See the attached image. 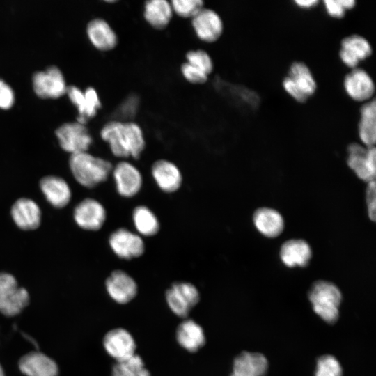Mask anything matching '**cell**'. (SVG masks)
Returning <instances> with one entry per match:
<instances>
[{"label": "cell", "instance_id": "1", "mask_svg": "<svg viewBox=\"0 0 376 376\" xmlns=\"http://www.w3.org/2000/svg\"><path fill=\"white\" fill-rule=\"evenodd\" d=\"M100 136L117 157L137 159L146 147L142 129L134 122L109 121L101 129Z\"/></svg>", "mask_w": 376, "mask_h": 376}, {"label": "cell", "instance_id": "2", "mask_svg": "<svg viewBox=\"0 0 376 376\" xmlns=\"http://www.w3.org/2000/svg\"><path fill=\"white\" fill-rule=\"evenodd\" d=\"M69 164L75 179L88 188L95 187L105 181L113 169L109 161L87 152L71 155Z\"/></svg>", "mask_w": 376, "mask_h": 376}, {"label": "cell", "instance_id": "3", "mask_svg": "<svg viewBox=\"0 0 376 376\" xmlns=\"http://www.w3.org/2000/svg\"><path fill=\"white\" fill-rule=\"evenodd\" d=\"M308 299L313 311L325 322L334 324L339 318L342 293L333 283L319 280L311 287Z\"/></svg>", "mask_w": 376, "mask_h": 376}, {"label": "cell", "instance_id": "4", "mask_svg": "<svg viewBox=\"0 0 376 376\" xmlns=\"http://www.w3.org/2000/svg\"><path fill=\"white\" fill-rule=\"evenodd\" d=\"M284 90L296 101L304 103L315 92L317 83L306 64L293 62L288 75L283 80Z\"/></svg>", "mask_w": 376, "mask_h": 376}, {"label": "cell", "instance_id": "5", "mask_svg": "<svg viewBox=\"0 0 376 376\" xmlns=\"http://www.w3.org/2000/svg\"><path fill=\"white\" fill-rule=\"evenodd\" d=\"M29 293L19 287L15 278L10 274L0 273V311L6 315L18 314L28 304Z\"/></svg>", "mask_w": 376, "mask_h": 376}, {"label": "cell", "instance_id": "6", "mask_svg": "<svg viewBox=\"0 0 376 376\" xmlns=\"http://www.w3.org/2000/svg\"><path fill=\"white\" fill-rule=\"evenodd\" d=\"M166 303L173 313L180 318L188 315L200 299L198 289L188 282H176L166 292Z\"/></svg>", "mask_w": 376, "mask_h": 376}, {"label": "cell", "instance_id": "7", "mask_svg": "<svg viewBox=\"0 0 376 376\" xmlns=\"http://www.w3.org/2000/svg\"><path fill=\"white\" fill-rule=\"evenodd\" d=\"M347 164L357 176L367 182L375 180L376 150L375 146L367 148L352 143L347 148Z\"/></svg>", "mask_w": 376, "mask_h": 376}, {"label": "cell", "instance_id": "8", "mask_svg": "<svg viewBox=\"0 0 376 376\" xmlns=\"http://www.w3.org/2000/svg\"><path fill=\"white\" fill-rule=\"evenodd\" d=\"M61 147L71 155L87 152L93 139L85 125L79 122L67 123L56 130Z\"/></svg>", "mask_w": 376, "mask_h": 376}, {"label": "cell", "instance_id": "9", "mask_svg": "<svg viewBox=\"0 0 376 376\" xmlns=\"http://www.w3.org/2000/svg\"><path fill=\"white\" fill-rule=\"evenodd\" d=\"M109 243L113 252L124 260L140 257L145 251V244L141 237L125 228L113 232L109 236Z\"/></svg>", "mask_w": 376, "mask_h": 376}, {"label": "cell", "instance_id": "10", "mask_svg": "<svg viewBox=\"0 0 376 376\" xmlns=\"http://www.w3.org/2000/svg\"><path fill=\"white\" fill-rule=\"evenodd\" d=\"M33 86L36 93L42 98H56L67 90L64 77L56 66H50L45 71L33 76Z\"/></svg>", "mask_w": 376, "mask_h": 376}, {"label": "cell", "instance_id": "11", "mask_svg": "<svg viewBox=\"0 0 376 376\" xmlns=\"http://www.w3.org/2000/svg\"><path fill=\"white\" fill-rule=\"evenodd\" d=\"M191 25L198 39L207 43L218 40L224 31L220 15L214 10L203 8L192 19Z\"/></svg>", "mask_w": 376, "mask_h": 376}, {"label": "cell", "instance_id": "12", "mask_svg": "<svg viewBox=\"0 0 376 376\" xmlns=\"http://www.w3.org/2000/svg\"><path fill=\"white\" fill-rule=\"evenodd\" d=\"M343 87L352 100L357 102H368L373 99L375 86L371 76L359 68L351 69L345 76Z\"/></svg>", "mask_w": 376, "mask_h": 376}, {"label": "cell", "instance_id": "13", "mask_svg": "<svg viewBox=\"0 0 376 376\" xmlns=\"http://www.w3.org/2000/svg\"><path fill=\"white\" fill-rule=\"evenodd\" d=\"M118 193L125 198H132L141 190L143 178L139 170L127 161L118 162L112 169Z\"/></svg>", "mask_w": 376, "mask_h": 376}, {"label": "cell", "instance_id": "14", "mask_svg": "<svg viewBox=\"0 0 376 376\" xmlns=\"http://www.w3.org/2000/svg\"><path fill=\"white\" fill-rule=\"evenodd\" d=\"M372 52L371 45L365 37L352 34L341 40L339 57L344 65L353 69L370 57Z\"/></svg>", "mask_w": 376, "mask_h": 376}, {"label": "cell", "instance_id": "15", "mask_svg": "<svg viewBox=\"0 0 376 376\" xmlns=\"http://www.w3.org/2000/svg\"><path fill=\"white\" fill-rule=\"evenodd\" d=\"M73 217L80 228L87 230H97L104 225L107 212L98 201L85 198L75 207Z\"/></svg>", "mask_w": 376, "mask_h": 376}, {"label": "cell", "instance_id": "16", "mask_svg": "<svg viewBox=\"0 0 376 376\" xmlns=\"http://www.w3.org/2000/svg\"><path fill=\"white\" fill-rule=\"evenodd\" d=\"M103 345L107 352L116 362L134 355L136 343L131 334L125 329L116 328L109 331L104 337Z\"/></svg>", "mask_w": 376, "mask_h": 376}, {"label": "cell", "instance_id": "17", "mask_svg": "<svg viewBox=\"0 0 376 376\" xmlns=\"http://www.w3.org/2000/svg\"><path fill=\"white\" fill-rule=\"evenodd\" d=\"M105 286L109 295L121 304L130 302L137 293L136 281L123 270L113 271L107 279Z\"/></svg>", "mask_w": 376, "mask_h": 376}, {"label": "cell", "instance_id": "18", "mask_svg": "<svg viewBox=\"0 0 376 376\" xmlns=\"http://www.w3.org/2000/svg\"><path fill=\"white\" fill-rule=\"evenodd\" d=\"M11 217L21 229L30 230L37 228L41 222V210L33 200L22 198L17 200L11 207Z\"/></svg>", "mask_w": 376, "mask_h": 376}, {"label": "cell", "instance_id": "19", "mask_svg": "<svg viewBox=\"0 0 376 376\" xmlns=\"http://www.w3.org/2000/svg\"><path fill=\"white\" fill-rule=\"evenodd\" d=\"M268 368V361L263 354L242 352L233 361L230 376H265Z\"/></svg>", "mask_w": 376, "mask_h": 376}, {"label": "cell", "instance_id": "20", "mask_svg": "<svg viewBox=\"0 0 376 376\" xmlns=\"http://www.w3.org/2000/svg\"><path fill=\"white\" fill-rule=\"evenodd\" d=\"M151 173L157 185L166 193L175 192L181 186L182 177L180 171L171 161H156L152 166Z\"/></svg>", "mask_w": 376, "mask_h": 376}, {"label": "cell", "instance_id": "21", "mask_svg": "<svg viewBox=\"0 0 376 376\" xmlns=\"http://www.w3.org/2000/svg\"><path fill=\"white\" fill-rule=\"evenodd\" d=\"M88 37L97 49L110 51L118 45V36L109 24L102 18L91 20L86 28Z\"/></svg>", "mask_w": 376, "mask_h": 376}, {"label": "cell", "instance_id": "22", "mask_svg": "<svg viewBox=\"0 0 376 376\" xmlns=\"http://www.w3.org/2000/svg\"><path fill=\"white\" fill-rule=\"evenodd\" d=\"M40 187L46 200L54 207L66 206L71 199V190L62 178L48 175L41 179Z\"/></svg>", "mask_w": 376, "mask_h": 376}, {"label": "cell", "instance_id": "23", "mask_svg": "<svg viewBox=\"0 0 376 376\" xmlns=\"http://www.w3.org/2000/svg\"><path fill=\"white\" fill-rule=\"evenodd\" d=\"M279 255L285 266L304 267L308 264L312 251L310 245L305 240L291 239L282 244Z\"/></svg>", "mask_w": 376, "mask_h": 376}, {"label": "cell", "instance_id": "24", "mask_svg": "<svg viewBox=\"0 0 376 376\" xmlns=\"http://www.w3.org/2000/svg\"><path fill=\"white\" fill-rule=\"evenodd\" d=\"M20 370L26 376H57L56 363L45 354L34 352L21 358Z\"/></svg>", "mask_w": 376, "mask_h": 376}, {"label": "cell", "instance_id": "25", "mask_svg": "<svg viewBox=\"0 0 376 376\" xmlns=\"http://www.w3.org/2000/svg\"><path fill=\"white\" fill-rule=\"evenodd\" d=\"M253 221L256 229L267 237L279 236L284 228V221L281 214L269 207L257 209L253 214Z\"/></svg>", "mask_w": 376, "mask_h": 376}, {"label": "cell", "instance_id": "26", "mask_svg": "<svg viewBox=\"0 0 376 376\" xmlns=\"http://www.w3.org/2000/svg\"><path fill=\"white\" fill-rule=\"evenodd\" d=\"M173 15L170 1L166 0H149L143 6V17L152 28L162 30L169 24Z\"/></svg>", "mask_w": 376, "mask_h": 376}, {"label": "cell", "instance_id": "27", "mask_svg": "<svg viewBox=\"0 0 376 376\" xmlns=\"http://www.w3.org/2000/svg\"><path fill=\"white\" fill-rule=\"evenodd\" d=\"M176 339L181 347L189 352H194L205 343L203 328L193 320H185L177 327Z\"/></svg>", "mask_w": 376, "mask_h": 376}, {"label": "cell", "instance_id": "28", "mask_svg": "<svg viewBox=\"0 0 376 376\" xmlns=\"http://www.w3.org/2000/svg\"><path fill=\"white\" fill-rule=\"evenodd\" d=\"M359 136L367 148L375 146L376 141V103L375 100L365 102L360 109L358 125Z\"/></svg>", "mask_w": 376, "mask_h": 376}, {"label": "cell", "instance_id": "29", "mask_svg": "<svg viewBox=\"0 0 376 376\" xmlns=\"http://www.w3.org/2000/svg\"><path fill=\"white\" fill-rule=\"evenodd\" d=\"M132 221L137 232L143 236L156 235L159 230V222L154 212L145 205H139L132 212Z\"/></svg>", "mask_w": 376, "mask_h": 376}, {"label": "cell", "instance_id": "30", "mask_svg": "<svg viewBox=\"0 0 376 376\" xmlns=\"http://www.w3.org/2000/svg\"><path fill=\"white\" fill-rule=\"evenodd\" d=\"M112 368L120 376H150L142 359L136 354L125 360L116 362Z\"/></svg>", "mask_w": 376, "mask_h": 376}, {"label": "cell", "instance_id": "31", "mask_svg": "<svg viewBox=\"0 0 376 376\" xmlns=\"http://www.w3.org/2000/svg\"><path fill=\"white\" fill-rule=\"evenodd\" d=\"M315 376H343V368L334 356L324 354L317 359Z\"/></svg>", "mask_w": 376, "mask_h": 376}, {"label": "cell", "instance_id": "32", "mask_svg": "<svg viewBox=\"0 0 376 376\" xmlns=\"http://www.w3.org/2000/svg\"><path fill=\"white\" fill-rule=\"evenodd\" d=\"M187 63L203 72L207 76L214 69V63L210 54L204 49L190 50L186 54Z\"/></svg>", "mask_w": 376, "mask_h": 376}, {"label": "cell", "instance_id": "33", "mask_svg": "<svg viewBox=\"0 0 376 376\" xmlns=\"http://www.w3.org/2000/svg\"><path fill=\"white\" fill-rule=\"evenodd\" d=\"M170 2L173 13L191 19L204 8V2L201 0H173Z\"/></svg>", "mask_w": 376, "mask_h": 376}, {"label": "cell", "instance_id": "34", "mask_svg": "<svg viewBox=\"0 0 376 376\" xmlns=\"http://www.w3.org/2000/svg\"><path fill=\"white\" fill-rule=\"evenodd\" d=\"M66 92L71 102L77 107L79 115L77 122L85 125L88 120V110L86 96L84 93L75 86L67 87Z\"/></svg>", "mask_w": 376, "mask_h": 376}, {"label": "cell", "instance_id": "35", "mask_svg": "<svg viewBox=\"0 0 376 376\" xmlns=\"http://www.w3.org/2000/svg\"><path fill=\"white\" fill-rule=\"evenodd\" d=\"M323 3L327 14L334 18L343 17L356 4L354 0H324Z\"/></svg>", "mask_w": 376, "mask_h": 376}, {"label": "cell", "instance_id": "36", "mask_svg": "<svg viewBox=\"0 0 376 376\" xmlns=\"http://www.w3.org/2000/svg\"><path fill=\"white\" fill-rule=\"evenodd\" d=\"M180 70L183 77L191 84H203L207 81L206 74L187 62L182 64Z\"/></svg>", "mask_w": 376, "mask_h": 376}, {"label": "cell", "instance_id": "37", "mask_svg": "<svg viewBox=\"0 0 376 376\" xmlns=\"http://www.w3.org/2000/svg\"><path fill=\"white\" fill-rule=\"evenodd\" d=\"M86 99L88 118L95 116L97 109L101 107V102L98 94L93 87L87 88L84 92Z\"/></svg>", "mask_w": 376, "mask_h": 376}, {"label": "cell", "instance_id": "38", "mask_svg": "<svg viewBox=\"0 0 376 376\" xmlns=\"http://www.w3.org/2000/svg\"><path fill=\"white\" fill-rule=\"evenodd\" d=\"M15 95L11 87L0 79V108L8 109L14 103Z\"/></svg>", "mask_w": 376, "mask_h": 376}, {"label": "cell", "instance_id": "39", "mask_svg": "<svg viewBox=\"0 0 376 376\" xmlns=\"http://www.w3.org/2000/svg\"><path fill=\"white\" fill-rule=\"evenodd\" d=\"M375 180L368 182L366 187V203L369 218L372 221L375 220Z\"/></svg>", "mask_w": 376, "mask_h": 376}, {"label": "cell", "instance_id": "40", "mask_svg": "<svg viewBox=\"0 0 376 376\" xmlns=\"http://www.w3.org/2000/svg\"><path fill=\"white\" fill-rule=\"evenodd\" d=\"M296 5L301 8H311L315 7L318 3V0H296L295 1Z\"/></svg>", "mask_w": 376, "mask_h": 376}, {"label": "cell", "instance_id": "41", "mask_svg": "<svg viewBox=\"0 0 376 376\" xmlns=\"http://www.w3.org/2000/svg\"><path fill=\"white\" fill-rule=\"evenodd\" d=\"M0 376H5L4 375V373H3V370L1 368V366H0Z\"/></svg>", "mask_w": 376, "mask_h": 376}]
</instances>
